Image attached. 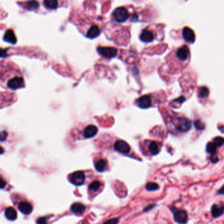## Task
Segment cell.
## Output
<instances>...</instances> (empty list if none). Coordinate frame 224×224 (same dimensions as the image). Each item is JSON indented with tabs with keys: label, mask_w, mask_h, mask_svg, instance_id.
<instances>
[{
	"label": "cell",
	"mask_w": 224,
	"mask_h": 224,
	"mask_svg": "<svg viewBox=\"0 0 224 224\" xmlns=\"http://www.w3.org/2000/svg\"><path fill=\"white\" fill-rule=\"evenodd\" d=\"M148 150L152 155H157L160 151L158 144L156 141H151L148 145Z\"/></svg>",
	"instance_id": "ac0fdd59"
},
{
	"label": "cell",
	"mask_w": 224,
	"mask_h": 224,
	"mask_svg": "<svg viewBox=\"0 0 224 224\" xmlns=\"http://www.w3.org/2000/svg\"><path fill=\"white\" fill-rule=\"evenodd\" d=\"M213 143L218 147H221L223 144V139L221 137H216L213 140Z\"/></svg>",
	"instance_id": "484cf974"
},
{
	"label": "cell",
	"mask_w": 224,
	"mask_h": 224,
	"mask_svg": "<svg viewBox=\"0 0 224 224\" xmlns=\"http://www.w3.org/2000/svg\"><path fill=\"white\" fill-rule=\"evenodd\" d=\"M71 211L77 215L82 214L86 211V206L79 202H76L72 205L71 207Z\"/></svg>",
	"instance_id": "9a60e30c"
},
{
	"label": "cell",
	"mask_w": 224,
	"mask_h": 224,
	"mask_svg": "<svg viewBox=\"0 0 224 224\" xmlns=\"http://www.w3.org/2000/svg\"><path fill=\"white\" fill-rule=\"evenodd\" d=\"M174 220L176 222L179 223H185L187 221V212L183 210H176L173 212Z\"/></svg>",
	"instance_id": "4fadbf2b"
},
{
	"label": "cell",
	"mask_w": 224,
	"mask_h": 224,
	"mask_svg": "<svg viewBox=\"0 0 224 224\" xmlns=\"http://www.w3.org/2000/svg\"><path fill=\"white\" fill-rule=\"evenodd\" d=\"M95 168L98 172H103L106 168L107 166V162L106 160H104L103 159H100L99 160H98L96 163L95 165Z\"/></svg>",
	"instance_id": "ffe728a7"
},
{
	"label": "cell",
	"mask_w": 224,
	"mask_h": 224,
	"mask_svg": "<svg viewBox=\"0 0 224 224\" xmlns=\"http://www.w3.org/2000/svg\"><path fill=\"white\" fill-rule=\"evenodd\" d=\"M18 208L20 212L25 215L30 214L32 211V205L27 202H21L19 205Z\"/></svg>",
	"instance_id": "5bb4252c"
},
{
	"label": "cell",
	"mask_w": 224,
	"mask_h": 224,
	"mask_svg": "<svg viewBox=\"0 0 224 224\" xmlns=\"http://www.w3.org/2000/svg\"><path fill=\"white\" fill-rule=\"evenodd\" d=\"M6 54L5 51H3L2 50H0V56L2 57V56H4Z\"/></svg>",
	"instance_id": "d6a6232c"
},
{
	"label": "cell",
	"mask_w": 224,
	"mask_h": 224,
	"mask_svg": "<svg viewBox=\"0 0 224 224\" xmlns=\"http://www.w3.org/2000/svg\"><path fill=\"white\" fill-rule=\"evenodd\" d=\"M44 5L49 9H55L58 7V2L56 0H46L44 2Z\"/></svg>",
	"instance_id": "44dd1931"
},
{
	"label": "cell",
	"mask_w": 224,
	"mask_h": 224,
	"mask_svg": "<svg viewBox=\"0 0 224 224\" xmlns=\"http://www.w3.org/2000/svg\"><path fill=\"white\" fill-rule=\"evenodd\" d=\"M119 220L118 218H112L110 220H109L106 221L103 224H118Z\"/></svg>",
	"instance_id": "f1b7e54d"
},
{
	"label": "cell",
	"mask_w": 224,
	"mask_h": 224,
	"mask_svg": "<svg viewBox=\"0 0 224 224\" xmlns=\"http://www.w3.org/2000/svg\"><path fill=\"white\" fill-rule=\"evenodd\" d=\"M208 94H209V90L207 88L202 87L199 89L198 96L199 97L201 98V99H202V98H205L208 95Z\"/></svg>",
	"instance_id": "7402d4cb"
},
{
	"label": "cell",
	"mask_w": 224,
	"mask_h": 224,
	"mask_svg": "<svg viewBox=\"0 0 224 224\" xmlns=\"http://www.w3.org/2000/svg\"><path fill=\"white\" fill-rule=\"evenodd\" d=\"M5 181L2 178H0V189H3L5 187Z\"/></svg>",
	"instance_id": "1f68e13d"
},
{
	"label": "cell",
	"mask_w": 224,
	"mask_h": 224,
	"mask_svg": "<svg viewBox=\"0 0 224 224\" xmlns=\"http://www.w3.org/2000/svg\"><path fill=\"white\" fill-rule=\"evenodd\" d=\"M8 137V133L5 131H0V141H3Z\"/></svg>",
	"instance_id": "83f0119b"
},
{
	"label": "cell",
	"mask_w": 224,
	"mask_h": 224,
	"mask_svg": "<svg viewBox=\"0 0 224 224\" xmlns=\"http://www.w3.org/2000/svg\"><path fill=\"white\" fill-rule=\"evenodd\" d=\"M175 128L179 132H187L191 128L192 123L189 119L185 117H177L173 120Z\"/></svg>",
	"instance_id": "3957f363"
},
{
	"label": "cell",
	"mask_w": 224,
	"mask_h": 224,
	"mask_svg": "<svg viewBox=\"0 0 224 224\" xmlns=\"http://www.w3.org/2000/svg\"><path fill=\"white\" fill-rule=\"evenodd\" d=\"M70 181L76 186H80L84 184L85 175L82 171H77L72 173L70 176Z\"/></svg>",
	"instance_id": "8992f818"
},
{
	"label": "cell",
	"mask_w": 224,
	"mask_h": 224,
	"mask_svg": "<svg viewBox=\"0 0 224 224\" xmlns=\"http://www.w3.org/2000/svg\"><path fill=\"white\" fill-rule=\"evenodd\" d=\"M190 50L188 46L184 45L171 52L168 57L169 64L174 69L184 68L189 62Z\"/></svg>",
	"instance_id": "7a4b0ae2"
},
{
	"label": "cell",
	"mask_w": 224,
	"mask_h": 224,
	"mask_svg": "<svg viewBox=\"0 0 224 224\" xmlns=\"http://www.w3.org/2000/svg\"><path fill=\"white\" fill-rule=\"evenodd\" d=\"M101 34V29L99 26L92 24H91L86 32V36L89 39H94L98 37Z\"/></svg>",
	"instance_id": "9c48e42d"
},
{
	"label": "cell",
	"mask_w": 224,
	"mask_h": 224,
	"mask_svg": "<svg viewBox=\"0 0 224 224\" xmlns=\"http://www.w3.org/2000/svg\"><path fill=\"white\" fill-rule=\"evenodd\" d=\"M217 147L213 143V142H210L206 145V151L210 154H216Z\"/></svg>",
	"instance_id": "603a6c76"
},
{
	"label": "cell",
	"mask_w": 224,
	"mask_h": 224,
	"mask_svg": "<svg viewBox=\"0 0 224 224\" xmlns=\"http://www.w3.org/2000/svg\"><path fill=\"white\" fill-rule=\"evenodd\" d=\"M4 152V149L2 147L0 146V155H2V154H3Z\"/></svg>",
	"instance_id": "836d02e7"
},
{
	"label": "cell",
	"mask_w": 224,
	"mask_h": 224,
	"mask_svg": "<svg viewBox=\"0 0 224 224\" xmlns=\"http://www.w3.org/2000/svg\"><path fill=\"white\" fill-rule=\"evenodd\" d=\"M182 36H183L184 39L188 43L193 44L195 41V34L193 30L190 28L185 27L184 28L183 31H182Z\"/></svg>",
	"instance_id": "8fae6325"
},
{
	"label": "cell",
	"mask_w": 224,
	"mask_h": 224,
	"mask_svg": "<svg viewBox=\"0 0 224 224\" xmlns=\"http://www.w3.org/2000/svg\"><path fill=\"white\" fill-rule=\"evenodd\" d=\"M211 161H212V163H215L218 162L219 158H218V156L216 155V154H213V155H212V156H211Z\"/></svg>",
	"instance_id": "4dcf8cb0"
},
{
	"label": "cell",
	"mask_w": 224,
	"mask_h": 224,
	"mask_svg": "<svg viewBox=\"0 0 224 224\" xmlns=\"http://www.w3.org/2000/svg\"><path fill=\"white\" fill-rule=\"evenodd\" d=\"M136 104L140 108L146 109L151 107L152 105V99L150 95H144L137 99Z\"/></svg>",
	"instance_id": "ba28073f"
},
{
	"label": "cell",
	"mask_w": 224,
	"mask_h": 224,
	"mask_svg": "<svg viewBox=\"0 0 224 224\" xmlns=\"http://www.w3.org/2000/svg\"><path fill=\"white\" fill-rule=\"evenodd\" d=\"M114 149L115 151L122 154H128L130 151V145L123 140H118L116 141L114 145Z\"/></svg>",
	"instance_id": "30bf717a"
},
{
	"label": "cell",
	"mask_w": 224,
	"mask_h": 224,
	"mask_svg": "<svg viewBox=\"0 0 224 224\" xmlns=\"http://www.w3.org/2000/svg\"><path fill=\"white\" fill-rule=\"evenodd\" d=\"M5 69L0 65V72L5 74H0V80L2 83H6L5 86L11 89H17L24 87V80L22 74L18 69L14 68H9V65L6 64Z\"/></svg>",
	"instance_id": "6da1fadb"
},
{
	"label": "cell",
	"mask_w": 224,
	"mask_h": 224,
	"mask_svg": "<svg viewBox=\"0 0 224 224\" xmlns=\"http://www.w3.org/2000/svg\"><path fill=\"white\" fill-rule=\"evenodd\" d=\"M139 38L144 43H150L155 40V35L153 30L149 29V28H146L141 31Z\"/></svg>",
	"instance_id": "52a82bcc"
},
{
	"label": "cell",
	"mask_w": 224,
	"mask_h": 224,
	"mask_svg": "<svg viewBox=\"0 0 224 224\" xmlns=\"http://www.w3.org/2000/svg\"><path fill=\"white\" fill-rule=\"evenodd\" d=\"M100 186H101L100 182L98 181H95L89 185V189L92 191H97L100 188Z\"/></svg>",
	"instance_id": "cb8c5ba5"
},
{
	"label": "cell",
	"mask_w": 224,
	"mask_h": 224,
	"mask_svg": "<svg viewBox=\"0 0 224 224\" xmlns=\"http://www.w3.org/2000/svg\"><path fill=\"white\" fill-rule=\"evenodd\" d=\"M5 218L11 221L15 220L17 217V212L13 207H9L5 211Z\"/></svg>",
	"instance_id": "2e32d148"
},
{
	"label": "cell",
	"mask_w": 224,
	"mask_h": 224,
	"mask_svg": "<svg viewBox=\"0 0 224 224\" xmlns=\"http://www.w3.org/2000/svg\"><path fill=\"white\" fill-rule=\"evenodd\" d=\"M98 132V128L95 125L89 124L83 131V136L85 138L89 139L95 136Z\"/></svg>",
	"instance_id": "7c38bea8"
},
{
	"label": "cell",
	"mask_w": 224,
	"mask_h": 224,
	"mask_svg": "<svg viewBox=\"0 0 224 224\" xmlns=\"http://www.w3.org/2000/svg\"><path fill=\"white\" fill-rule=\"evenodd\" d=\"M97 51L101 56L106 59H113L117 55V50L113 47H98Z\"/></svg>",
	"instance_id": "5b68a950"
},
{
	"label": "cell",
	"mask_w": 224,
	"mask_h": 224,
	"mask_svg": "<svg viewBox=\"0 0 224 224\" xmlns=\"http://www.w3.org/2000/svg\"><path fill=\"white\" fill-rule=\"evenodd\" d=\"M158 188H159L158 185L156 183H154V182H150V183H148L146 185V189L147 191H156L158 189Z\"/></svg>",
	"instance_id": "d4e9b609"
},
{
	"label": "cell",
	"mask_w": 224,
	"mask_h": 224,
	"mask_svg": "<svg viewBox=\"0 0 224 224\" xmlns=\"http://www.w3.org/2000/svg\"><path fill=\"white\" fill-rule=\"evenodd\" d=\"M223 188L221 187V190H220V191L221 195H223Z\"/></svg>",
	"instance_id": "e575fe53"
},
{
	"label": "cell",
	"mask_w": 224,
	"mask_h": 224,
	"mask_svg": "<svg viewBox=\"0 0 224 224\" xmlns=\"http://www.w3.org/2000/svg\"><path fill=\"white\" fill-rule=\"evenodd\" d=\"M112 16L115 21L120 23L125 22L130 17L128 11L124 7H120L115 9Z\"/></svg>",
	"instance_id": "277c9868"
},
{
	"label": "cell",
	"mask_w": 224,
	"mask_h": 224,
	"mask_svg": "<svg viewBox=\"0 0 224 224\" xmlns=\"http://www.w3.org/2000/svg\"><path fill=\"white\" fill-rule=\"evenodd\" d=\"M37 224H46L47 223V218L45 217H41L38 220L36 221Z\"/></svg>",
	"instance_id": "f546056e"
},
{
	"label": "cell",
	"mask_w": 224,
	"mask_h": 224,
	"mask_svg": "<svg viewBox=\"0 0 224 224\" xmlns=\"http://www.w3.org/2000/svg\"><path fill=\"white\" fill-rule=\"evenodd\" d=\"M211 212L214 218H218L221 216L223 213V206H220L218 205H214L212 206Z\"/></svg>",
	"instance_id": "d6986e66"
},
{
	"label": "cell",
	"mask_w": 224,
	"mask_h": 224,
	"mask_svg": "<svg viewBox=\"0 0 224 224\" xmlns=\"http://www.w3.org/2000/svg\"><path fill=\"white\" fill-rule=\"evenodd\" d=\"M3 39L7 42H9L13 44H15L17 41V38L15 36V33H14L12 30H8L5 32Z\"/></svg>",
	"instance_id": "e0dca14e"
},
{
	"label": "cell",
	"mask_w": 224,
	"mask_h": 224,
	"mask_svg": "<svg viewBox=\"0 0 224 224\" xmlns=\"http://www.w3.org/2000/svg\"><path fill=\"white\" fill-rule=\"evenodd\" d=\"M26 6L30 9H36L39 7V4L36 2H29L26 3Z\"/></svg>",
	"instance_id": "4316f807"
}]
</instances>
